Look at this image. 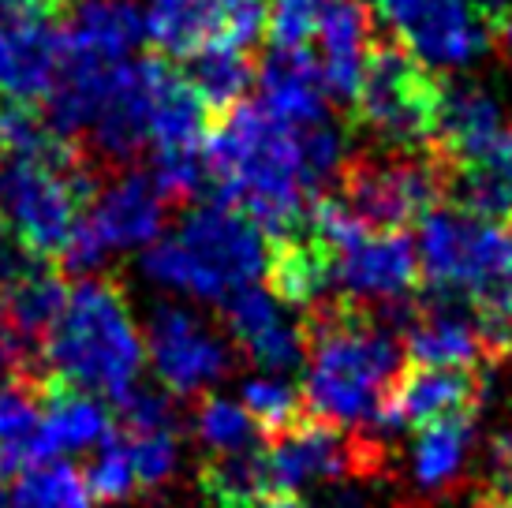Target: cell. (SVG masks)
Instances as JSON below:
<instances>
[{"label": "cell", "mask_w": 512, "mask_h": 508, "mask_svg": "<svg viewBox=\"0 0 512 508\" xmlns=\"http://www.w3.org/2000/svg\"><path fill=\"white\" fill-rule=\"evenodd\" d=\"M120 434L128 441L139 490H157V486H165L176 475V456H180L176 426H139V430L124 426Z\"/></svg>", "instance_id": "f546056e"}, {"label": "cell", "mask_w": 512, "mask_h": 508, "mask_svg": "<svg viewBox=\"0 0 512 508\" xmlns=\"http://www.w3.org/2000/svg\"><path fill=\"white\" fill-rule=\"evenodd\" d=\"M199 482H202V494L210 497V505L217 508H255L258 501L273 497L262 449L210 456L199 467Z\"/></svg>", "instance_id": "d4e9b609"}, {"label": "cell", "mask_w": 512, "mask_h": 508, "mask_svg": "<svg viewBox=\"0 0 512 508\" xmlns=\"http://www.w3.org/2000/svg\"><path fill=\"white\" fill-rule=\"evenodd\" d=\"M243 411L251 415V423L258 426L262 438H273V434H281V430L311 415L303 389H296L285 378H273V374L243 381Z\"/></svg>", "instance_id": "4316f807"}, {"label": "cell", "mask_w": 512, "mask_h": 508, "mask_svg": "<svg viewBox=\"0 0 512 508\" xmlns=\"http://www.w3.org/2000/svg\"><path fill=\"white\" fill-rule=\"evenodd\" d=\"M146 355L157 381L176 396H195L232 370V344L187 307L161 303L146 325Z\"/></svg>", "instance_id": "8fae6325"}, {"label": "cell", "mask_w": 512, "mask_h": 508, "mask_svg": "<svg viewBox=\"0 0 512 508\" xmlns=\"http://www.w3.org/2000/svg\"><path fill=\"white\" fill-rule=\"evenodd\" d=\"M356 120L385 154H423L434 142L441 83L400 42L374 38L363 83L356 90Z\"/></svg>", "instance_id": "8992f818"}, {"label": "cell", "mask_w": 512, "mask_h": 508, "mask_svg": "<svg viewBox=\"0 0 512 508\" xmlns=\"http://www.w3.org/2000/svg\"><path fill=\"white\" fill-rule=\"evenodd\" d=\"M64 23V42L101 60H128L146 38V15L135 0H79Z\"/></svg>", "instance_id": "603a6c76"}, {"label": "cell", "mask_w": 512, "mask_h": 508, "mask_svg": "<svg viewBox=\"0 0 512 508\" xmlns=\"http://www.w3.org/2000/svg\"><path fill=\"white\" fill-rule=\"evenodd\" d=\"M270 266V240L232 202H206L184 213L180 228L154 240L143 254V273L161 288L225 303L255 288Z\"/></svg>", "instance_id": "277c9868"}, {"label": "cell", "mask_w": 512, "mask_h": 508, "mask_svg": "<svg viewBox=\"0 0 512 508\" xmlns=\"http://www.w3.org/2000/svg\"><path fill=\"white\" fill-rule=\"evenodd\" d=\"M498 45H501V53H505V60H509V68H512V12L509 15H501L498 23Z\"/></svg>", "instance_id": "836d02e7"}, {"label": "cell", "mask_w": 512, "mask_h": 508, "mask_svg": "<svg viewBox=\"0 0 512 508\" xmlns=\"http://www.w3.org/2000/svg\"><path fill=\"white\" fill-rule=\"evenodd\" d=\"M49 374H12L0 385V482L42 467V419Z\"/></svg>", "instance_id": "ffe728a7"}, {"label": "cell", "mask_w": 512, "mask_h": 508, "mask_svg": "<svg viewBox=\"0 0 512 508\" xmlns=\"http://www.w3.org/2000/svg\"><path fill=\"white\" fill-rule=\"evenodd\" d=\"M12 4L27 8V12L45 15V19H64V12H68V4H72V0H12Z\"/></svg>", "instance_id": "1f68e13d"}, {"label": "cell", "mask_w": 512, "mask_h": 508, "mask_svg": "<svg viewBox=\"0 0 512 508\" xmlns=\"http://www.w3.org/2000/svg\"><path fill=\"white\" fill-rule=\"evenodd\" d=\"M195 434L214 456L251 452L258 449L255 441L262 438L240 400H225V396H199L195 400Z\"/></svg>", "instance_id": "484cf974"}, {"label": "cell", "mask_w": 512, "mask_h": 508, "mask_svg": "<svg viewBox=\"0 0 512 508\" xmlns=\"http://www.w3.org/2000/svg\"><path fill=\"white\" fill-rule=\"evenodd\" d=\"M262 105L292 124H322L326 116V86L318 60L307 49H273L262 64Z\"/></svg>", "instance_id": "7402d4cb"}, {"label": "cell", "mask_w": 512, "mask_h": 508, "mask_svg": "<svg viewBox=\"0 0 512 508\" xmlns=\"http://www.w3.org/2000/svg\"><path fill=\"white\" fill-rule=\"evenodd\" d=\"M471 508H483V501H475V505H471Z\"/></svg>", "instance_id": "ab89813d"}, {"label": "cell", "mask_w": 512, "mask_h": 508, "mask_svg": "<svg viewBox=\"0 0 512 508\" xmlns=\"http://www.w3.org/2000/svg\"><path fill=\"white\" fill-rule=\"evenodd\" d=\"M318 71H322V86L333 98L352 101L356 98L367 57L374 49V23H370V8L363 0H333L318 23Z\"/></svg>", "instance_id": "ac0fdd59"}, {"label": "cell", "mask_w": 512, "mask_h": 508, "mask_svg": "<svg viewBox=\"0 0 512 508\" xmlns=\"http://www.w3.org/2000/svg\"><path fill=\"white\" fill-rule=\"evenodd\" d=\"M109 434H113V423L98 396L79 393L57 378L45 381L42 464H57L64 452L98 449Z\"/></svg>", "instance_id": "44dd1931"}, {"label": "cell", "mask_w": 512, "mask_h": 508, "mask_svg": "<svg viewBox=\"0 0 512 508\" xmlns=\"http://www.w3.org/2000/svg\"><path fill=\"white\" fill-rule=\"evenodd\" d=\"M251 79H255V64L240 49H202L195 57H187L184 83L195 90V98L214 120L240 105Z\"/></svg>", "instance_id": "cb8c5ba5"}, {"label": "cell", "mask_w": 512, "mask_h": 508, "mask_svg": "<svg viewBox=\"0 0 512 508\" xmlns=\"http://www.w3.org/2000/svg\"><path fill=\"white\" fill-rule=\"evenodd\" d=\"M86 490L94 494V501H109V505H120L128 501L131 494H139V479H135V464H131L128 441L120 430H113L109 438L101 441L94 460L86 464Z\"/></svg>", "instance_id": "f1b7e54d"}, {"label": "cell", "mask_w": 512, "mask_h": 508, "mask_svg": "<svg viewBox=\"0 0 512 508\" xmlns=\"http://www.w3.org/2000/svg\"><path fill=\"white\" fill-rule=\"evenodd\" d=\"M12 508H94V494L72 464H42L15 482Z\"/></svg>", "instance_id": "83f0119b"}, {"label": "cell", "mask_w": 512, "mask_h": 508, "mask_svg": "<svg viewBox=\"0 0 512 508\" xmlns=\"http://www.w3.org/2000/svg\"><path fill=\"white\" fill-rule=\"evenodd\" d=\"M0 508H12V501H8L4 494H0Z\"/></svg>", "instance_id": "8d00e7d4"}, {"label": "cell", "mask_w": 512, "mask_h": 508, "mask_svg": "<svg viewBox=\"0 0 512 508\" xmlns=\"http://www.w3.org/2000/svg\"><path fill=\"white\" fill-rule=\"evenodd\" d=\"M64 57V30L57 19L0 0V98L34 105L45 101Z\"/></svg>", "instance_id": "7c38bea8"}, {"label": "cell", "mask_w": 512, "mask_h": 508, "mask_svg": "<svg viewBox=\"0 0 512 508\" xmlns=\"http://www.w3.org/2000/svg\"><path fill=\"white\" fill-rule=\"evenodd\" d=\"M165 210L169 202L157 195L154 180L124 169L101 176L86 221L105 251H131V247H150L154 240H161Z\"/></svg>", "instance_id": "9a60e30c"}, {"label": "cell", "mask_w": 512, "mask_h": 508, "mask_svg": "<svg viewBox=\"0 0 512 508\" xmlns=\"http://www.w3.org/2000/svg\"><path fill=\"white\" fill-rule=\"evenodd\" d=\"M270 0H169L146 15V38L165 57H195L202 49H240L266 34Z\"/></svg>", "instance_id": "ba28073f"}, {"label": "cell", "mask_w": 512, "mask_h": 508, "mask_svg": "<svg viewBox=\"0 0 512 508\" xmlns=\"http://www.w3.org/2000/svg\"><path fill=\"white\" fill-rule=\"evenodd\" d=\"M146 344L135 329L128 296L105 277L72 284L68 303L42 348V370L79 393L124 400L143 374Z\"/></svg>", "instance_id": "3957f363"}, {"label": "cell", "mask_w": 512, "mask_h": 508, "mask_svg": "<svg viewBox=\"0 0 512 508\" xmlns=\"http://www.w3.org/2000/svg\"><path fill=\"white\" fill-rule=\"evenodd\" d=\"M4 370H12L15 374V355H12V344H8V337H4V329H0V374Z\"/></svg>", "instance_id": "e575fe53"}, {"label": "cell", "mask_w": 512, "mask_h": 508, "mask_svg": "<svg viewBox=\"0 0 512 508\" xmlns=\"http://www.w3.org/2000/svg\"><path fill=\"white\" fill-rule=\"evenodd\" d=\"M333 258V292L348 303H382L385 314L393 307V318H412V296L419 288V251L404 232H367L363 240L344 247Z\"/></svg>", "instance_id": "30bf717a"}, {"label": "cell", "mask_w": 512, "mask_h": 508, "mask_svg": "<svg viewBox=\"0 0 512 508\" xmlns=\"http://www.w3.org/2000/svg\"><path fill=\"white\" fill-rule=\"evenodd\" d=\"M397 42L427 68H464L490 45V23L471 0H374Z\"/></svg>", "instance_id": "9c48e42d"}, {"label": "cell", "mask_w": 512, "mask_h": 508, "mask_svg": "<svg viewBox=\"0 0 512 508\" xmlns=\"http://www.w3.org/2000/svg\"><path fill=\"white\" fill-rule=\"evenodd\" d=\"M479 501H483V508H498V505H490V501H486V497H479Z\"/></svg>", "instance_id": "74e56055"}, {"label": "cell", "mask_w": 512, "mask_h": 508, "mask_svg": "<svg viewBox=\"0 0 512 508\" xmlns=\"http://www.w3.org/2000/svg\"><path fill=\"white\" fill-rule=\"evenodd\" d=\"M475 438H479L475 415H456V419H441V423L423 426L415 434L412 456H408V490H412V501L404 508H419L456 494L468 482Z\"/></svg>", "instance_id": "e0dca14e"}, {"label": "cell", "mask_w": 512, "mask_h": 508, "mask_svg": "<svg viewBox=\"0 0 512 508\" xmlns=\"http://www.w3.org/2000/svg\"><path fill=\"white\" fill-rule=\"evenodd\" d=\"M441 165V202L449 210L505 225L512 217V127L464 161Z\"/></svg>", "instance_id": "2e32d148"}, {"label": "cell", "mask_w": 512, "mask_h": 508, "mask_svg": "<svg viewBox=\"0 0 512 508\" xmlns=\"http://www.w3.org/2000/svg\"><path fill=\"white\" fill-rule=\"evenodd\" d=\"M255 508H307L299 497H266V501H258Z\"/></svg>", "instance_id": "d590c367"}, {"label": "cell", "mask_w": 512, "mask_h": 508, "mask_svg": "<svg viewBox=\"0 0 512 508\" xmlns=\"http://www.w3.org/2000/svg\"><path fill=\"white\" fill-rule=\"evenodd\" d=\"M221 311H225L228 337L247 355V363L262 367L273 378L303 367V359H307L303 318H292L270 288H258V284L243 288L221 303Z\"/></svg>", "instance_id": "4fadbf2b"}, {"label": "cell", "mask_w": 512, "mask_h": 508, "mask_svg": "<svg viewBox=\"0 0 512 508\" xmlns=\"http://www.w3.org/2000/svg\"><path fill=\"white\" fill-rule=\"evenodd\" d=\"M307 381L303 400L318 423L374 434L404 374V340L378 314L348 299H326L303 318Z\"/></svg>", "instance_id": "7a4b0ae2"}, {"label": "cell", "mask_w": 512, "mask_h": 508, "mask_svg": "<svg viewBox=\"0 0 512 508\" xmlns=\"http://www.w3.org/2000/svg\"><path fill=\"white\" fill-rule=\"evenodd\" d=\"M333 0H270V45L273 49H303L318 34V23Z\"/></svg>", "instance_id": "4dcf8cb0"}, {"label": "cell", "mask_w": 512, "mask_h": 508, "mask_svg": "<svg viewBox=\"0 0 512 508\" xmlns=\"http://www.w3.org/2000/svg\"><path fill=\"white\" fill-rule=\"evenodd\" d=\"M483 378L479 370H404L393 389L389 411L400 426H430L441 419H456V415H479L483 404Z\"/></svg>", "instance_id": "d6986e66"}, {"label": "cell", "mask_w": 512, "mask_h": 508, "mask_svg": "<svg viewBox=\"0 0 512 508\" xmlns=\"http://www.w3.org/2000/svg\"><path fill=\"white\" fill-rule=\"evenodd\" d=\"M404 355L415 367H456L479 370L494 355L486 348V337L479 329V314L471 311L464 299L434 296L419 303L412 318L404 322Z\"/></svg>", "instance_id": "5bb4252c"}, {"label": "cell", "mask_w": 512, "mask_h": 508, "mask_svg": "<svg viewBox=\"0 0 512 508\" xmlns=\"http://www.w3.org/2000/svg\"><path fill=\"white\" fill-rule=\"evenodd\" d=\"M202 154L225 202L266 240H281L307 221L318 187L344 165V135L329 120L292 124L262 101H240L214 120Z\"/></svg>", "instance_id": "6da1fadb"}, {"label": "cell", "mask_w": 512, "mask_h": 508, "mask_svg": "<svg viewBox=\"0 0 512 508\" xmlns=\"http://www.w3.org/2000/svg\"><path fill=\"white\" fill-rule=\"evenodd\" d=\"M341 202L370 232H400L423 221L441 202L438 157L423 154H359L341 165Z\"/></svg>", "instance_id": "52a82bcc"}, {"label": "cell", "mask_w": 512, "mask_h": 508, "mask_svg": "<svg viewBox=\"0 0 512 508\" xmlns=\"http://www.w3.org/2000/svg\"><path fill=\"white\" fill-rule=\"evenodd\" d=\"M98 184L101 172L83 150L72 161L0 157V217L38 262L60 269Z\"/></svg>", "instance_id": "5b68a950"}, {"label": "cell", "mask_w": 512, "mask_h": 508, "mask_svg": "<svg viewBox=\"0 0 512 508\" xmlns=\"http://www.w3.org/2000/svg\"><path fill=\"white\" fill-rule=\"evenodd\" d=\"M161 4H169V0H154V8H161Z\"/></svg>", "instance_id": "f35d334b"}, {"label": "cell", "mask_w": 512, "mask_h": 508, "mask_svg": "<svg viewBox=\"0 0 512 508\" xmlns=\"http://www.w3.org/2000/svg\"><path fill=\"white\" fill-rule=\"evenodd\" d=\"M471 4L486 15V23H498L501 15L512 12V0H471Z\"/></svg>", "instance_id": "d6a6232c"}]
</instances>
